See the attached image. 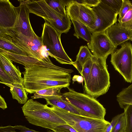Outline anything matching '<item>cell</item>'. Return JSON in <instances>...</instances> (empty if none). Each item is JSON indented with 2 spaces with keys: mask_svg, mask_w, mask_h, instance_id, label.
<instances>
[{
  "mask_svg": "<svg viewBox=\"0 0 132 132\" xmlns=\"http://www.w3.org/2000/svg\"><path fill=\"white\" fill-rule=\"evenodd\" d=\"M132 7V3L129 0H123V3L118 14V22L120 21L125 14Z\"/></svg>",
  "mask_w": 132,
  "mask_h": 132,
  "instance_id": "f546056e",
  "label": "cell"
},
{
  "mask_svg": "<svg viewBox=\"0 0 132 132\" xmlns=\"http://www.w3.org/2000/svg\"><path fill=\"white\" fill-rule=\"evenodd\" d=\"M26 5L29 13L43 18L61 34L67 33L70 29L71 22L69 16L57 12L45 0H26Z\"/></svg>",
  "mask_w": 132,
  "mask_h": 132,
  "instance_id": "5b68a950",
  "label": "cell"
},
{
  "mask_svg": "<svg viewBox=\"0 0 132 132\" xmlns=\"http://www.w3.org/2000/svg\"><path fill=\"white\" fill-rule=\"evenodd\" d=\"M54 129L64 132H77L73 128L67 124L59 126Z\"/></svg>",
  "mask_w": 132,
  "mask_h": 132,
  "instance_id": "e575fe53",
  "label": "cell"
},
{
  "mask_svg": "<svg viewBox=\"0 0 132 132\" xmlns=\"http://www.w3.org/2000/svg\"><path fill=\"white\" fill-rule=\"evenodd\" d=\"M126 120L124 113L123 116L119 119L111 132H124Z\"/></svg>",
  "mask_w": 132,
  "mask_h": 132,
  "instance_id": "4dcf8cb0",
  "label": "cell"
},
{
  "mask_svg": "<svg viewBox=\"0 0 132 132\" xmlns=\"http://www.w3.org/2000/svg\"><path fill=\"white\" fill-rule=\"evenodd\" d=\"M0 48L14 54L28 56L26 53L15 45L6 34L1 31Z\"/></svg>",
  "mask_w": 132,
  "mask_h": 132,
  "instance_id": "ffe728a7",
  "label": "cell"
},
{
  "mask_svg": "<svg viewBox=\"0 0 132 132\" xmlns=\"http://www.w3.org/2000/svg\"><path fill=\"white\" fill-rule=\"evenodd\" d=\"M105 32L114 45L117 47L129 40L132 36V31L128 30L116 23L108 28Z\"/></svg>",
  "mask_w": 132,
  "mask_h": 132,
  "instance_id": "9a60e30c",
  "label": "cell"
},
{
  "mask_svg": "<svg viewBox=\"0 0 132 132\" xmlns=\"http://www.w3.org/2000/svg\"><path fill=\"white\" fill-rule=\"evenodd\" d=\"M116 97L119 105L122 109L127 105H132V84L122 90Z\"/></svg>",
  "mask_w": 132,
  "mask_h": 132,
  "instance_id": "7402d4cb",
  "label": "cell"
},
{
  "mask_svg": "<svg viewBox=\"0 0 132 132\" xmlns=\"http://www.w3.org/2000/svg\"><path fill=\"white\" fill-rule=\"evenodd\" d=\"M93 55L87 46H82L80 47L76 56V60L73 62L72 65L77 69L81 75L84 64Z\"/></svg>",
  "mask_w": 132,
  "mask_h": 132,
  "instance_id": "d6986e66",
  "label": "cell"
},
{
  "mask_svg": "<svg viewBox=\"0 0 132 132\" xmlns=\"http://www.w3.org/2000/svg\"><path fill=\"white\" fill-rule=\"evenodd\" d=\"M77 3L85 5L91 7L97 6L101 2V0H74Z\"/></svg>",
  "mask_w": 132,
  "mask_h": 132,
  "instance_id": "d6a6232c",
  "label": "cell"
},
{
  "mask_svg": "<svg viewBox=\"0 0 132 132\" xmlns=\"http://www.w3.org/2000/svg\"><path fill=\"white\" fill-rule=\"evenodd\" d=\"M50 107L67 124L77 132H105L110 124L105 119L86 117L55 106Z\"/></svg>",
  "mask_w": 132,
  "mask_h": 132,
  "instance_id": "8992f818",
  "label": "cell"
},
{
  "mask_svg": "<svg viewBox=\"0 0 132 132\" xmlns=\"http://www.w3.org/2000/svg\"><path fill=\"white\" fill-rule=\"evenodd\" d=\"M13 61L24 66L23 85L28 93L55 87H69L73 70L54 65L49 57L39 60L28 56L15 54Z\"/></svg>",
  "mask_w": 132,
  "mask_h": 132,
  "instance_id": "6da1fadb",
  "label": "cell"
},
{
  "mask_svg": "<svg viewBox=\"0 0 132 132\" xmlns=\"http://www.w3.org/2000/svg\"><path fill=\"white\" fill-rule=\"evenodd\" d=\"M0 132H41L30 129L25 126L15 125L14 126L8 125L0 127Z\"/></svg>",
  "mask_w": 132,
  "mask_h": 132,
  "instance_id": "d4e9b609",
  "label": "cell"
},
{
  "mask_svg": "<svg viewBox=\"0 0 132 132\" xmlns=\"http://www.w3.org/2000/svg\"><path fill=\"white\" fill-rule=\"evenodd\" d=\"M101 1L118 14L123 3V0H101Z\"/></svg>",
  "mask_w": 132,
  "mask_h": 132,
  "instance_id": "83f0119b",
  "label": "cell"
},
{
  "mask_svg": "<svg viewBox=\"0 0 132 132\" xmlns=\"http://www.w3.org/2000/svg\"><path fill=\"white\" fill-rule=\"evenodd\" d=\"M53 132H64L63 131L53 129L52 130Z\"/></svg>",
  "mask_w": 132,
  "mask_h": 132,
  "instance_id": "74e56055",
  "label": "cell"
},
{
  "mask_svg": "<svg viewBox=\"0 0 132 132\" xmlns=\"http://www.w3.org/2000/svg\"><path fill=\"white\" fill-rule=\"evenodd\" d=\"M0 31L5 34L13 43L26 53L27 55L39 60L49 57V54L45 50L40 37L35 33L32 38L28 37L11 29H4L0 27Z\"/></svg>",
  "mask_w": 132,
  "mask_h": 132,
  "instance_id": "52a82bcc",
  "label": "cell"
},
{
  "mask_svg": "<svg viewBox=\"0 0 132 132\" xmlns=\"http://www.w3.org/2000/svg\"><path fill=\"white\" fill-rule=\"evenodd\" d=\"M118 23L127 29L132 31V7Z\"/></svg>",
  "mask_w": 132,
  "mask_h": 132,
  "instance_id": "4316f807",
  "label": "cell"
},
{
  "mask_svg": "<svg viewBox=\"0 0 132 132\" xmlns=\"http://www.w3.org/2000/svg\"><path fill=\"white\" fill-rule=\"evenodd\" d=\"M123 109L126 120L124 132H132V105H127Z\"/></svg>",
  "mask_w": 132,
  "mask_h": 132,
  "instance_id": "484cf974",
  "label": "cell"
},
{
  "mask_svg": "<svg viewBox=\"0 0 132 132\" xmlns=\"http://www.w3.org/2000/svg\"><path fill=\"white\" fill-rule=\"evenodd\" d=\"M0 65L13 79V84H23V78L19 69L13 64L12 61L0 53Z\"/></svg>",
  "mask_w": 132,
  "mask_h": 132,
  "instance_id": "2e32d148",
  "label": "cell"
},
{
  "mask_svg": "<svg viewBox=\"0 0 132 132\" xmlns=\"http://www.w3.org/2000/svg\"><path fill=\"white\" fill-rule=\"evenodd\" d=\"M18 16L16 7L8 0H0V27L5 29L13 28Z\"/></svg>",
  "mask_w": 132,
  "mask_h": 132,
  "instance_id": "5bb4252c",
  "label": "cell"
},
{
  "mask_svg": "<svg viewBox=\"0 0 132 132\" xmlns=\"http://www.w3.org/2000/svg\"><path fill=\"white\" fill-rule=\"evenodd\" d=\"M92 59V69L84 87L87 94L96 98L108 91L110 86V77L107 59L97 57L93 55Z\"/></svg>",
  "mask_w": 132,
  "mask_h": 132,
  "instance_id": "3957f363",
  "label": "cell"
},
{
  "mask_svg": "<svg viewBox=\"0 0 132 132\" xmlns=\"http://www.w3.org/2000/svg\"><path fill=\"white\" fill-rule=\"evenodd\" d=\"M0 108L3 110L7 108V104L4 98L0 95Z\"/></svg>",
  "mask_w": 132,
  "mask_h": 132,
  "instance_id": "d590c367",
  "label": "cell"
},
{
  "mask_svg": "<svg viewBox=\"0 0 132 132\" xmlns=\"http://www.w3.org/2000/svg\"><path fill=\"white\" fill-rule=\"evenodd\" d=\"M88 48L95 57L107 59L114 52L117 48L113 44L105 31L92 34L89 42L87 44Z\"/></svg>",
  "mask_w": 132,
  "mask_h": 132,
  "instance_id": "7c38bea8",
  "label": "cell"
},
{
  "mask_svg": "<svg viewBox=\"0 0 132 132\" xmlns=\"http://www.w3.org/2000/svg\"><path fill=\"white\" fill-rule=\"evenodd\" d=\"M0 82L10 87V91L13 99L16 100L19 103L21 104H24L27 102L28 99L27 92L23 84H9L1 81Z\"/></svg>",
  "mask_w": 132,
  "mask_h": 132,
  "instance_id": "ac0fdd59",
  "label": "cell"
},
{
  "mask_svg": "<svg viewBox=\"0 0 132 132\" xmlns=\"http://www.w3.org/2000/svg\"><path fill=\"white\" fill-rule=\"evenodd\" d=\"M111 55L110 62L115 70L126 82H132V44L126 41Z\"/></svg>",
  "mask_w": 132,
  "mask_h": 132,
  "instance_id": "9c48e42d",
  "label": "cell"
},
{
  "mask_svg": "<svg viewBox=\"0 0 132 132\" xmlns=\"http://www.w3.org/2000/svg\"><path fill=\"white\" fill-rule=\"evenodd\" d=\"M92 9L96 18L95 24L90 30L92 34L104 32L116 23L118 14L101 1Z\"/></svg>",
  "mask_w": 132,
  "mask_h": 132,
  "instance_id": "30bf717a",
  "label": "cell"
},
{
  "mask_svg": "<svg viewBox=\"0 0 132 132\" xmlns=\"http://www.w3.org/2000/svg\"><path fill=\"white\" fill-rule=\"evenodd\" d=\"M130 40H131V41H132V37H131V39H130Z\"/></svg>",
  "mask_w": 132,
  "mask_h": 132,
  "instance_id": "f35d334b",
  "label": "cell"
},
{
  "mask_svg": "<svg viewBox=\"0 0 132 132\" xmlns=\"http://www.w3.org/2000/svg\"><path fill=\"white\" fill-rule=\"evenodd\" d=\"M71 20L74 28L75 32L74 36L78 39L81 38L87 42H89L92 33L88 27L78 21Z\"/></svg>",
  "mask_w": 132,
  "mask_h": 132,
  "instance_id": "44dd1931",
  "label": "cell"
},
{
  "mask_svg": "<svg viewBox=\"0 0 132 132\" xmlns=\"http://www.w3.org/2000/svg\"><path fill=\"white\" fill-rule=\"evenodd\" d=\"M124 113L119 114L115 116L112 119L110 125L106 128L105 132H111L113 127L117 122L119 119L123 116Z\"/></svg>",
  "mask_w": 132,
  "mask_h": 132,
  "instance_id": "836d02e7",
  "label": "cell"
},
{
  "mask_svg": "<svg viewBox=\"0 0 132 132\" xmlns=\"http://www.w3.org/2000/svg\"><path fill=\"white\" fill-rule=\"evenodd\" d=\"M46 105L55 106L77 114L81 115L80 112L70 104L63 99L62 95L52 96L45 99Z\"/></svg>",
  "mask_w": 132,
  "mask_h": 132,
  "instance_id": "e0dca14e",
  "label": "cell"
},
{
  "mask_svg": "<svg viewBox=\"0 0 132 132\" xmlns=\"http://www.w3.org/2000/svg\"><path fill=\"white\" fill-rule=\"evenodd\" d=\"M68 91L61 94L62 98L80 112L81 115L104 120L105 108L95 98L87 94L79 93L69 87Z\"/></svg>",
  "mask_w": 132,
  "mask_h": 132,
  "instance_id": "277c9868",
  "label": "cell"
},
{
  "mask_svg": "<svg viewBox=\"0 0 132 132\" xmlns=\"http://www.w3.org/2000/svg\"><path fill=\"white\" fill-rule=\"evenodd\" d=\"M46 3L51 8L57 12L66 15L65 6L69 0H45Z\"/></svg>",
  "mask_w": 132,
  "mask_h": 132,
  "instance_id": "cb8c5ba5",
  "label": "cell"
},
{
  "mask_svg": "<svg viewBox=\"0 0 132 132\" xmlns=\"http://www.w3.org/2000/svg\"><path fill=\"white\" fill-rule=\"evenodd\" d=\"M25 118L30 123L51 130L66 122L46 104L31 98L21 107Z\"/></svg>",
  "mask_w": 132,
  "mask_h": 132,
  "instance_id": "7a4b0ae2",
  "label": "cell"
},
{
  "mask_svg": "<svg viewBox=\"0 0 132 132\" xmlns=\"http://www.w3.org/2000/svg\"><path fill=\"white\" fill-rule=\"evenodd\" d=\"M84 79V78L82 76L78 75H75L72 78L73 81H77L79 83L82 82Z\"/></svg>",
  "mask_w": 132,
  "mask_h": 132,
  "instance_id": "8d00e7d4",
  "label": "cell"
},
{
  "mask_svg": "<svg viewBox=\"0 0 132 132\" xmlns=\"http://www.w3.org/2000/svg\"><path fill=\"white\" fill-rule=\"evenodd\" d=\"M0 80L4 83L9 84H13L14 83L12 78L0 65Z\"/></svg>",
  "mask_w": 132,
  "mask_h": 132,
  "instance_id": "1f68e13d",
  "label": "cell"
},
{
  "mask_svg": "<svg viewBox=\"0 0 132 132\" xmlns=\"http://www.w3.org/2000/svg\"><path fill=\"white\" fill-rule=\"evenodd\" d=\"M92 57L85 63L83 67L81 75L84 78L85 84L87 82L92 69L93 64Z\"/></svg>",
  "mask_w": 132,
  "mask_h": 132,
  "instance_id": "f1b7e54d",
  "label": "cell"
},
{
  "mask_svg": "<svg viewBox=\"0 0 132 132\" xmlns=\"http://www.w3.org/2000/svg\"><path fill=\"white\" fill-rule=\"evenodd\" d=\"M66 11L71 20L81 22L88 27L90 31L92 29L96 18L92 8L77 3L74 0H69L66 6Z\"/></svg>",
  "mask_w": 132,
  "mask_h": 132,
  "instance_id": "8fae6325",
  "label": "cell"
},
{
  "mask_svg": "<svg viewBox=\"0 0 132 132\" xmlns=\"http://www.w3.org/2000/svg\"><path fill=\"white\" fill-rule=\"evenodd\" d=\"M61 35L48 22L45 21L40 38L49 55L60 63L72 65L73 62L68 55L62 44Z\"/></svg>",
  "mask_w": 132,
  "mask_h": 132,
  "instance_id": "ba28073f",
  "label": "cell"
},
{
  "mask_svg": "<svg viewBox=\"0 0 132 132\" xmlns=\"http://www.w3.org/2000/svg\"><path fill=\"white\" fill-rule=\"evenodd\" d=\"M19 6L16 7L18 16L13 28H11L30 38H32L35 33L31 24L29 19V11L26 4L20 1Z\"/></svg>",
  "mask_w": 132,
  "mask_h": 132,
  "instance_id": "4fadbf2b",
  "label": "cell"
},
{
  "mask_svg": "<svg viewBox=\"0 0 132 132\" xmlns=\"http://www.w3.org/2000/svg\"><path fill=\"white\" fill-rule=\"evenodd\" d=\"M63 87L51 88L42 89L35 93L34 95L31 97L32 99L44 98L56 95H61V89Z\"/></svg>",
  "mask_w": 132,
  "mask_h": 132,
  "instance_id": "603a6c76",
  "label": "cell"
}]
</instances>
